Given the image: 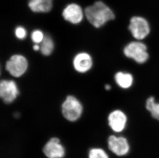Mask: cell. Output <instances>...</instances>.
Wrapping results in <instances>:
<instances>
[{
	"label": "cell",
	"mask_w": 159,
	"mask_h": 158,
	"mask_svg": "<svg viewBox=\"0 0 159 158\" xmlns=\"http://www.w3.org/2000/svg\"><path fill=\"white\" fill-rule=\"evenodd\" d=\"M54 0H29L28 6L35 13H48L53 7Z\"/></svg>",
	"instance_id": "7c38bea8"
},
{
	"label": "cell",
	"mask_w": 159,
	"mask_h": 158,
	"mask_svg": "<svg viewBox=\"0 0 159 158\" xmlns=\"http://www.w3.org/2000/svg\"><path fill=\"white\" fill-rule=\"evenodd\" d=\"M114 79L117 85L123 89L130 88L134 82V78L131 74L122 72H117Z\"/></svg>",
	"instance_id": "4fadbf2b"
},
{
	"label": "cell",
	"mask_w": 159,
	"mask_h": 158,
	"mask_svg": "<svg viewBox=\"0 0 159 158\" xmlns=\"http://www.w3.org/2000/svg\"><path fill=\"white\" fill-rule=\"evenodd\" d=\"M43 151L48 158H62L65 155V148L57 138H52L44 146Z\"/></svg>",
	"instance_id": "30bf717a"
},
{
	"label": "cell",
	"mask_w": 159,
	"mask_h": 158,
	"mask_svg": "<svg viewBox=\"0 0 159 158\" xmlns=\"http://www.w3.org/2000/svg\"><path fill=\"white\" fill-rule=\"evenodd\" d=\"M128 29L132 37L138 41L145 39L150 33L148 21L145 18L139 15H135L130 18Z\"/></svg>",
	"instance_id": "3957f363"
},
{
	"label": "cell",
	"mask_w": 159,
	"mask_h": 158,
	"mask_svg": "<svg viewBox=\"0 0 159 158\" xmlns=\"http://www.w3.org/2000/svg\"><path fill=\"white\" fill-rule=\"evenodd\" d=\"M33 49L35 51H38L40 50V46H39L38 44H35L33 46Z\"/></svg>",
	"instance_id": "d6986e66"
},
{
	"label": "cell",
	"mask_w": 159,
	"mask_h": 158,
	"mask_svg": "<svg viewBox=\"0 0 159 158\" xmlns=\"http://www.w3.org/2000/svg\"><path fill=\"white\" fill-rule=\"evenodd\" d=\"M62 15L66 21L74 25L80 23L85 16L84 11L81 6L74 3L69 4L65 7Z\"/></svg>",
	"instance_id": "52a82bcc"
},
{
	"label": "cell",
	"mask_w": 159,
	"mask_h": 158,
	"mask_svg": "<svg viewBox=\"0 0 159 158\" xmlns=\"http://www.w3.org/2000/svg\"><path fill=\"white\" fill-rule=\"evenodd\" d=\"M108 124L110 128L116 133L123 131L126 127L127 117L125 113L120 110H115L108 116Z\"/></svg>",
	"instance_id": "9c48e42d"
},
{
	"label": "cell",
	"mask_w": 159,
	"mask_h": 158,
	"mask_svg": "<svg viewBox=\"0 0 159 158\" xmlns=\"http://www.w3.org/2000/svg\"><path fill=\"white\" fill-rule=\"evenodd\" d=\"M146 108L154 119L159 121V102H156L154 97H150L147 99Z\"/></svg>",
	"instance_id": "9a60e30c"
},
{
	"label": "cell",
	"mask_w": 159,
	"mask_h": 158,
	"mask_svg": "<svg viewBox=\"0 0 159 158\" xmlns=\"http://www.w3.org/2000/svg\"><path fill=\"white\" fill-rule=\"evenodd\" d=\"M62 113L65 119L70 122L78 120L83 112V106L79 100L73 95H68L62 104Z\"/></svg>",
	"instance_id": "7a4b0ae2"
},
{
	"label": "cell",
	"mask_w": 159,
	"mask_h": 158,
	"mask_svg": "<svg viewBox=\"0 0 159 158\" xmlns=\"http://www.w3.org/2000/svg\"><path fill=\"white\" fill-rule=\"evenodd\" d=\"M15 34L17 39L19 40H23L26 37L27 31L24 27L19 26L16 28L15 30Z\"/></svg>",
	"instance_id": "ac0fdd59"
},
{
	"label": "cell",
	"mask_w": 159,
	"mask_h": 158,
	"mask_svg": "<svg viewBox=\"0 0 159 158\" xmlns=\"http://www.w3.org/2000/svg\"><path fill=\"white\" fill-rule=\"evenodd\" d=\"M84 15L92 25L99 29L108 22L115 19L116 15L109 6L102 1H98L84 10Z\"/></svg>",
	"instance_id": "6da1fadb"
},
{
	"label": "cell",
	"mask_w": 159,
	"mask_h": 158,
	"mask_svg": "<svg viewBox=\"0 0 159 158\" xmlns=\"http://www.w3.org/2000/svg\"><path fill=\"white\" fill-rule=\"evenodd\" d=\"M89 158H109V157L103 149L93 148L89 151Z\"/></svg>",
	"instance_id": "2e32d148"
},
{
	"label": "cell",
	"mask_w": 159,
	"mask_h": 158,
	"mask_svg": "<svg viewBox=\"0 0 159 158\" xmlns=\"http://www.w3.org/2000/svg\"><path fill=\"white\" fill-rule=\"evenodd\" d=\"M54 49V43L50 36L46 35L43 40L41 43L40 51L45 56L51 55Z\"/></svg>",
	"instance_id": "5bb4252c"
},
{
	"label": "cell",
	"mask_w": 159,
	"mask_h": 158,
	"mask_svg": "<svg viewBox=\"0 0 159 158\" xmlns=\"http://www.w3.org/2000/svg\"><path fill=\"white\" fill-rule=\"evenodd\" d=\"M19 116V113H18V112L16 113L14 115V116H15V117H16V118H18V116Z\"/></svg>",
	"instance_id": "44dd1931"
},
{
	"label": "cell",
	"mask_w": 159,
	"mask_h": 158,
	"mask_svg": "<svg viewBox=\"0 0 159 158\" xmlns=\"http://www.w3.org/2000/svg\"><path fill=\"white\" fill-rule=\"evenodd\" d=\"M105 88L107 90H109L111 89V86L109 85V84H106V85H105Z\"/></svg>",
	"instance_id": "ffe728a7"
},
{
	"label": "cell",
	"mask_w": 159,
	"mask_h": 158,
	"mask_svg": "<svg viewBox=\"0 0 159 158\" xmlns=\"http://www.w3.org/2000/svg\"><path fill=\"white\" fill-rule=\"evenodd\" d=\"M108 144L110 150L118 156L126 155L130 149L127 140L123 137L110 136L108 139Z\"/></svg>",
	"instance_id": "ba28073f"
},
{
	"label": "cell",
	"mask_w": 159,
	"mask_h": 158,
	"mask_svg": "<svg viewBox=\"0 0 159 158\" xmlns=\"http://www.w3.org/2000/svg\"><path fill=\"white\" fill-rule=\"evenodd\" d=\"M19 94L17 84L12 80H3L0 83V97L6 104H11Z\"/></svg>",
	"instance_id": "8992f818"
},
{
	"label": "cell",
	"mask_w": 159,
	"mask_h": 158,
	"mask_svg": "<svg viewBox=\"0 0 159 158\" xmlns=\"http://www.w3.org/2000/svg\"><path fill=\"white\" fill-rule=\"evenodd\" d=\"M73 64L76 71L80 73H86L92 67L93 60L87 52H80L74 58Z\"/></svg>",
	"instance_id": "8fae6325"
},
{
	"label": "cell",
	"mask_w": 159,
	"mask_h": 158,
	"mask_svg": "<svg viewBox=\"0 0 159 158\" xmlns=\"http://www.w3.org/2000/svg\"><path fill=\"white\" fill-rule=\"evenodd\" d=\"M28 61L21 55H15L10 58L6 63V69L12 76L19 78L27 71Z\"/></svg>",
	"instance_id": "5b68a950"
},
{
	"label": "cell",
	"mask_w": 159,
	"mask_h": 158,
	"mask_svg": "<svg viewBox=\"0 0 159 158\" xmlns=\"http://www.w3.org/2000/svg\"><path fill=\"white\" fill-rule=\"evenodd\" d=\"M45 37V35L41 30L39 29H36L34 30L31 34V39L32 41L35 44L41 43L43 40L44 38Z\"/></svg>",
	"instance_id": "e0dca14e"
},
{
	"label": "cell",
	"mask_w": 159,
	"mask_h": 158,
	"mask_svg": "<svg viewBox=\"0 0 159 158\" xmlns=\"http://www.w3.org/2000/svg\"><path fill=\"white\" fill-rule=\"evenodd\" d=\"M124 54L126 57L132 59L139 64H143L149 58V54L145 44L140 41H134L125 47Z\"/></svg>",
	"instance_id": "277c9868"
}]
</instances>
